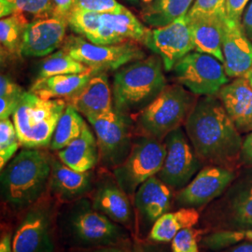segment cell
Segmentation results:
<instances>
[{
    "label": "cell",
    "instance_id": "22",
    "mask_svg": "<svg viewBox=\"0 0 252 252\" xmlns=\"http://www.w3.org/2000/svg\"><path fill=\"white\" fill-rule=\"evenodd\" d=\"M129 197L117 182L106 181L97 187L92 205L118 224L130 225L134 212Z\"/></svg>",
    "mask_w": 252,
    "mask_h": 252
},
{
    "label": "cell",
    "instance_id": "21",
    "mask_svg": "<svg viewBox=\"0 0 252 252\" xmlns=\"http://www.w3.org/2000/svg\"><path fill=\"white\" fill-rule=\"evenodd\" d=\"M91 181L90 171H76L59 158H52L49 185L58 198L63 201L79 200L90 190Z\"/></svg>",
    "mask_w": 252,
    "mask_h": 252
},
{
    "label": "cell",
    "instance_id": "34",
    "mask_svg": "<svg viewBox=\"0 0 252 252\" xmlns=\"http://www.w3.org/2000/svg\"><path fill=\"white\" fill-rule=\"evenodd\" d=\"M246 241L252 242V228L215 232L205 236L202 245L208 250L219 251Z\"/></svg>",
    "mask_w": 252,
    "mask_h": 252
},
{
    "label": "cell",
    "instance_id": "18",
    "mask_svg": "<svg viewBox=\"0 0 252 252\" xmlns=\"http://www.w3.org/2000/svg\"><path fill=\"white\" fill-rule=\"evenodd\" d=\"M65 101L86 119L96 117L113 110V94L108 83L107 73H95L76 95Z\"/></svg>",
    "mask_w": 252,
    "mask_h": 252
},
{
    "label": "cell",
    "instance_id": "32",
    "mask_svg": "<svg viewBox=\"0 0 252 252\" xmlns=\"http://www.w3.org/2000/svg\"><path fill=\"white\" fill-rule=\"evenodd\" d=\"M68 27L91 42L98 44L100 31L102 28V17L97 12L73 7L68 17Z\"/></svg>",
    "mask_w": 252,
    "mask_h": 252
},
{
    "label": "cell",
    "instance_id": "42",
    "mask_svg": "<svg viewBox=\"0 0 252 252\" xmlns=\"http://www.w3.org/2000/svg\"><path fill=\"white\" fill-rule=\"evenodd\" d=\"M23 95L0 97V120L8 119L13 115Z\"/></svg>",
    "mask_w": 252,
    "mask_h": 252
},
{
    "label": "cell",
    "instance_id": "17",
    "mask_svg": "<svg viewBox=\"0 0 252 252\" xmlns=\"http://www.w3.org/2000/svg\"><path fill=\"white\" fill-rule=\"evenodd\" d=\"M240 133L252 132V88L245 77L227 83L217 94Z\"/></svg>",
    "mask_w": 252,
    "mask_h": 252
},
{
    "label": "cell",
    "instance_id": "25",
    "mask_svg": "<svg viewBox=\"0 0 252 252\" xmlns=\"http://www.w3.org/2000/svg\"><path fill=\"white\" fill-rule=\"evenodd\" d=\"M58 158L67 166L79 172L90 171L99 161V150L95 135L85 125L80 136L58 151Z\"/></svg>",
    "mask_w": 252,
    "mask_h": 252
},
{
    "label": "cell",
    "instance_id": "49",
    "mask_svg": "<svg viewBox=\"0 0 252 252\" xmlns=\"http://www.w3.org/2000/svg\"><path fill=\"white\" fill-rule=\"evenodd\" d=\"M143 3H145L146 5H148V4H150V3H152L153 0H141Z\"/></svg>",
    "mask_w": 252,
    "mask_h": 252
},
{
    "label": "cell",
    "instance_id": "24",
    "mask_svg": "<svg viewBox=\"0 0 252 252\" xmlns=\"http://www.w3.org/2000/svg\"><path fill=\"white\" fill-rule=\"evenodd\" d=\"M98 71L56 75L36 79L30 91L43 99L67 100L76 95Z\"/></svg>",
    "mask_w": 252,
    "mask_h": 252
},
{
    "label": "cell",
    "instance_id": "7",
    "mask_svg": "<svg viewBox=\"0 0 252 252\" xmlns=\"http://www.w3.org/2000/svg\"><path fill=\"white\" fill-rule=\"evenodd\" d=\"M165 155L166 148L162 140L148 135L135 138L126 160L114 168L118 185L129 196L135 195L141 184L162 169Z\"/></svg>",
    "mask_w": 252,
    "mask_h": 252
},
{
    "label": "cell",
    "instance_id": "12",
    "mask_svg": "<svg viewBox=\"0 0 252 252\" xmlns=\"http://www.w3.org/2000/svg\"><path fill=\"white\" fill-rule=\"evenodd\" d=\"M143 44L162 58L165 71H172L180 59L194 50L187 15L165 27L149 28Z\"/></svg>",
    "mask_w": 252,
    "mask_h": 252
},
{
    "label": "cell",
    "instance_id": "26",
    "mask_svg": "<svg viewBox=\"0 0 252 252\" xmlns=\"http://www.w3.org/2000/svg\"><path fill=\"white\" fill-rule=\"evenodd\" d=\"M199 219L200 214L194 207H182L175 212H166L153 223L149 239L157 243L170 242L181 230L196 225Z\"/></svg>",
    "mask_w": 252,
    "mask_h": 252
},
{
    "label": "cell",
    "instance_id": "19",
    "mask_svg": "<svg viewBox=\"0 0 252 252\" xmlns=\"http://www.w3.org/2000/svg\"><path fill=\"white\" fill-rule=\"evenodd\" d=\"M99 45H114L126 41L144 43L149 28L126 9L119 13H102Z\"/></svg>",
    "mask_w": 252,
    "mask_h": 252
},
{
    "label": "cell",
    "instance_id": "10",
    "mask_svg": "<svg viewBox=\"0 0 252 252\" xmlns=\"http://www.w3.org/2000/svg\"><path fill=\"white\" fill-rule=\"evenodd\" d=\"M172 71L180 85L195 95H216L229 81L223 63L196 51L180 59Z\"/></svg>",
    "mask_w": 252,
    "mask_h": 252
},
{
    "label": "cell",
    "instance_id": "31",
    "mask_svg": "<svg viewBox=\"0 0 252 252\" xmlns=\"http://www.w3.org/2000/svg\"><path fill=\"white\" fill-rule=\"evenodd\" d=\"M30 22L26 14L18 12L0 21V41L2 48L9 54H19L25 29Z\"/></svg>",
    "mask_w": 252,
    "mask_h": 252
},
{
    "label": "cell",
    "instance_id": "48",
    "mask_svg": "<svg viewBox=\"0 0 252 252\" xmlns=\"http://www.w3.org/2000/svg\"><path fill=\"white\" fill-rule=\"evenodd\" d=\"M248 81H249V83H250V85L252 86V68L249 71V73L246 75V77H245Z\"/></svg>",
    "mask_w": 252,
    "mask_h": 252
},
{
    "label": "cell",
    "instance_id": "23",
    "mask_svg": "<svg viewBox=\"0 0 252 252\" xmlns=\"http://www.w3.org/2000/svg\"><path fill=\"white\" fill-rule=\"evenodd\" d=\"M227 19L226 16L188 20L196 52L210 54L223 63L222 38Z\"/></svg>",
    "mask_w": 252,
    "mask_h": 252
},
{
    "label": "cell",
    "instance_id": "16",
    "mask_svg": "<svg viewBox=\"0 0 252 252\" xmlns=\"http://www.w3.org/2000/svg\"><path fill=\"white\" fill-rule=\"evenodd\" d=\"M223 65L229 78H241L252 68V43L242 25L227 19L222 38Z\"/></svg>",
    "mask_w": 252,
    "mask_h": 252
},
{
    "label": "cell",
    "instance_id": "46",
    "mask_svg": "<svg viewBox=\"0 0 252 252\" xmlns=\"http://www.w3.org/2000/svg\"><path fill=\"white\" fill-rule=\"evenodd\" d=\"M0 252H13L12 251V237L10 234L2 235L0 241Z\"/></svg>",
    "mask_w": 252,
    "mask_h": 252
},
{
    "label": "cell",
    "instance_id": "9",
    "mask_svg": "<svg viewBox=\"0 0 252 252\" xmlns=\"http://www.w3.org/2000/svg\"><path fill=\"white\" fill-rule=\"evenodd\" d=\"M96 137L99 160L108 168H116L132 149V121L129 115L113 110L87 119Z\"/></svg>",
    "mask_w": 252,
    "mask_h": 252
},
{
    "label": "cell",
    "instance_id": "4",
    "mask_svg": "<svg viewBox=\"0 0 252 252\" xmlns=\"http://www.w3.org/2000/svg\"><path fill=\"white\" fill-rule=\"evenodd\" d=\"M66 105L64 99H43L26 92L12 115L21 145L27 149L50 146Z\"/></svg>",
    "mask_w": 252,
    "mask_h": 252
},
{
    "label": "cell",
    "instance_id": "40",
    "mask_svg": "<svg viewBox=\"0 0 252 252\" xmlns=\"http://www.w3.org/2000/svg\"><path fill=\"white\" fill-rule=\"evenodd\" d=\"M251 0H226V15L229 21L241 25L245 9Z\"/></svg>",
    "mask_w": 252,
    "mask_h": 252
},
{
    "label": "cell",
    "instance_id": "3",
    "mask_svg": "<svg viewBox=\"0 0 252 252\" xmlns=\"http://www.w3.org/2000/svg\"><path fill=\"white\" fill-rule=\"evenodd\" d=\"M162 58L155 54L126 64L113 79L114 108L129 116L140 113L166 87Z\"/></svg>",
    "mask_w": 252,
    "mask_h": 252
},
{
    "label": "cell",
    "instance_id": "8",
    "mask_svg": "<svg viewBox=\"0 0 252 252\" xmlns=\"http://www.w3.org/2000/svg\"><path fill=\"white\" fill-rule=\"evenodd\" d=\"M62 50L92 69L104 72L118 70L127 63L145 58L143 50L135 41L99 45L73 35L65 37Z\"/></svg>",
    "mask_w": 252,
    "mask_h": 252
},
{
    "label": "cell",
    "instance_id": "29",
    "mask_svg": "<svg viewBox=\"0 0 252 252\" xmlns=\"http://www.w3.org/2000/svg\"><path fill=\"white\" fill-rule=\"evenodd\" d=\"M230 221L239 229L252 228V177L235 189L229 206Z\"/></svg>",
    "mask_w": 252,
    "mask_h": 252
},
{
    "label": "cell",
    "instance_id": "41",
    "mask_svg": "<svg viewBox=\"0 0 252 252\" xmlns=\"http://www.w3.org/2000/svg\"><path fill=\"white\" fill-rule=\"evenodd\" d=\"M25 91L17 83H15L6 75H1L0 78V97L23 95Z\"/></svg>",
    "mask_w": 252,
    "mask_h": 252
},
{
    "label": "cell",
    "instance_id": "28",
    "mask_svg": "<svg viewBox=\"0 0 252 252\" xmlns=\"http://www.w3.org/2000/svg\"><path fill=\"white\" fill-rule=\"evenodd\" d=\"M85 125L86 123L81 113L71 105L67 104L55 128L50 145L51 149L60 151L66 147L80 136Z\"/></svg>",
    "mask_w": 252,
    "mask_h": 252
},
{
    "label": "cell",
    "instance_id": "44",
    "mask_svg": "<svg viewBox=\"0 0 252 252\" xmlns=\"http://www.w3.org/2000/svg\"><path fill=\"white\" fill-rule=\"evenodd\" d=\"M239 160L245 164L252 166V132L247 135L243 140Z\"/></svg>",
    "mask_w": 252,
    "mask_h": 252
},
{
    "label": "cell",
    "instance_id": "47",
    "mask_svg": "<svg viewBox=\"0 0 252 252\" xmlns=\"http://www.w3.org/2000/svg\"><path fill=\"white\" fill-rule=\"evenodd\" d=\"M225 252H252V242L246 241L237 244Z\"/></svg>",
    "mask_w": 252,
    "mask_h": 252
},
{
    "label": "cell",
    "instance_id": "20",
    "mask_svg": "<svg viewBox=\"0 0 252 252\" xmlns=\"http://www.w3.org/2000/svg\"><path fill=\"white\" fill-rule=\"evenodd\" d=\"M134 198L135 208L145 221L154 223L170 208L171 188L157 176H153L140 185Z\"/></svg>",
    "mask_w": 252,
    "mask_h": 252
},
{
    "label": "cell",
    "instance_id": "6",
    "mask_svg": "<svg viewBox=\"0 0 252 252\" xmlns=\"http://www.w3.org/2000/svg\"><path fill=\"white\" fill-rule=\"evenodd\" d=\"M65 221L67 233L79 246L97 249L124 243L127 239L126 231L94 209L88 199L76 202Z\"/></svg>",
    "mask_w": 252,
    "mask_h": 252
},
{
    "label": "cell",
    "instance_id": "30",
    "mask_svg": "<svg viewBox=\"0 0 252 252\" xmlns=\"http://www.w3.org/2000/svg\"><path fill=\"white\" fill-rule=\"evenodd\" d=\"M92 68L74 59L63 50L49 54L42 61L38 69L37 79L49 78L56 75L87 72Z\"/></svg>",
    "mask_w": 252,
    "mask_h": 252
},
{
    "label": "cell",
    "instance_id": "27",
    "mask_svg": "<svg viewBox=\"0 0 252 252\" xmlns=\"http://www.w3.org/2000/svg\"><path fill=\"white\" fill-rule=\"evenodd\" d=\"M193 0H153L141 12L145 23L153 27H162L187 15Z\"/></svg>",
    "mask_w": 252,
    "mask_h": 252
},
{
    "label": "cell",
    "instance_id": "11",
    "mask_svg": "<svg viewBox=\"0 0 252 252\" xmlns=\"http://www.w3.org/2000/svg\"><path fill=\"white\" fill-rule=\"evenodd\" d=\"M166 155L157 177L173 189H182L198 173L202 165L187 134L181 127L164 138Z\"/></svg>",
    "mask_w": 252,
    "mask_h": 252
},
{
    "label": "cell",
    "instance_id": "39",
    "mask_svg": "<svg viewBox=\"0 0 252 252\" xmlns=\"http://www.w3.org/2000/svg\"><path fill=\"white\" fill-rule=\"evenodd\" d=\"M91 252H161L153 246L149 245H124L118 244L114 246H108L103 248H97Z\"/></svg>",
    "mask_w": 252,
    "mask_h": 252
},
{
    "label": "cell",
    "instance_id": "50",
    "mask_svg": "<svg viewBox=\"0 0 252 252\" xmlns=\"http://www.w3.org/2000/svg\"><path fill=\"white\" fill-rule=\"evenodd\" d=\"M129 1H131V2H136L137 0H129Z\"/></svg>",
    "mask_w": 252,
    "mask_h": 252
},
{
    "label": "cell",
    "instance_id": "2",
    "mask_svg": "<svg viewBox=\"0 0 252 252\" xmlns=\"http://www.w3.org/2000/svg\"><path fill=\"white\" fill-rule=\"evenodd\" d=\"M52 157L39 149H24L1 170V194L9 207L35 205L49 185Z\"/></svg>",
    "mask_w": 252,
    "mask_h": 252
},
{
    "label": "cell",
    "instance_id": "5",
    "mask_svg": "<svg viewBox=\"0 0 252 252\" xmlns=\"http://www.w3.org/2000/svg\"><path fill=\"white\" fill-rule=\"evenodd\" d=\"M195 94L182 85H166L162 93L136 117L143 135L164 140L166 135L185 124L194 104Z\"/></svg>",
    "mask_w": 252,
    "mask_h": 252
},
{
    "label": "cell",
    "instance_id": "38",
    "mask_svg": "<svg viewBox=\"0 0 252 252\" xmlns=\"http://www.w3.org/2000/svg\"><path fill=\"white\" fill-rule=\"evenodd\" d=\"M199 232L192 228L181 230L172 240V252H199Z\"/></svg>",
    "mask_w": 252,
    "mask_h": 252
},
{
    "label": "cell",
    "instance_id": "36",
    "mask_svg": "<svg viewBox=\"0 0 252 252\" xmlns=\"http://www.w3.org/2000/svg\"><path fill=\"white\" fill-rule=\"evenodd\" d=\"M226 16V0H194L187 13L188 20Z\"/></svg>",
    "mask_w": 252,
    "mask_h": 252
},
{
    "label": "cell",
    "instance_id": "33",
    "mask_svg": "<svg viewBox=\"0 0 252 252\" xmlns=\"http://www.w3.org/2000/svg\"><path fill=\"white\" fill-rule=\"evenodd\" d=\"M22 12L31 15L34 20L54 15L53 0H0V16L7 17Z\"/></svg>",
    "mask_w": 252,
    "mask_h": 252
},
{
    "label": "cell",
    "instance_id": "45",
    "mask_svg": "<svg viewBox=\"0 0 252 252\" xmlns=\"http://www.w3.org/2000/svg\"><path fill=\"white\" fill-rule=\"evenodd\" d=\"M241 25L246 36L252 40V0L245 9Z\"/></svg>",
    "mask_w": 252,
    "mask_h": 252
},
{
    "label": "cell",
    "instance_id": "15",
    "mask_svg": "<svg viewBox=\"0 0 252 252\" xmlns=\"http://www.w3.org/2000/svg\"><path fill=\"white\" fill-rule=\"evenodd\" d=\"M68 23L56 16L31 21L25 29L20 54L27 57H43L63 45Z\"/></svg>",
    "mask_w": 252,
    "mask_h": 252
},
{
    "label": "cell",
    "instance_id": "37",
    "mask_svg": "<svg viewBox=\"0 0 252 252\" xmlns=\"http://www.w3.org/2000/svg\"><path fill=\"white\" fill-rule=\"evenodd\" d=\"M73 7L97 13H119L126 9L116 0H73Z\"/></svg>",
    "mask_w": 252,
    "mask_h": 252
},
{
    "label": "cell",
    "instance_id": "43",
    "mask_svg": "<svg viewBox=\"0 0 252 252\" xmlns=\"http://www.w3.org/2000/svg\"><path fill=\"white\" fill-rule=\"evenodd\" d=\"M54 15L56 17L66 19L73 8V0H53Z\"/></svg>",
    "mask_w": 252,
    "mask_h": 252
},
{
    "label": "cell",
    "instance_id": "1",
    "mask_svg": "<svg viewBox=\"0 0 252 252\" xmlns=\"http://www.w3.org/2000/svg\"><path fill=\"white\" fill-rule=\"evenodd\" d=\"M184 126L201 161L229 167L240 159L243 139L218 95L197 100Z\"/></svg>",
    "mask_w": 252,
    "mask_h": 252
},
{
    "label": "cell",
    "instance_id": "35",
    "mask_svg": "<svg viewBox=\"0 0 252 252\" xmlns=\"http://www.w3.org/2000/svg\"><path fill=\"white\" fill-rule=\"evenodd\" d=\"M20 140L13 122L8 118L0 121V168L1 170L14 157Z\"/></svg>",
    "mask_w": 252,
    "mask_h": 252
},
{
    "label": "cell",
    "instance_id": "13",
    "mask_svg": "<svg viewBox=\"0 0 252 252\" xmlns=\"http://www.w3.org/2000/svg\"><path fill=\"white\" fill-rule=\"evenodd\" d=\"M53 212L47 204L36 203L12 236L13 252H53Z\"/></svg>",
    "mask_w": 252,
    "mask_h": 252
},
{
    "label": "cell",
    "instance_id": "14",
    "mask_svg": "<svg viewBox=\"0 0 252 252\" xmlns=\"http://www.w3.org/2000/svg\"><path fill=\"white\" fill-rule=\"evenodd\" d=\"M235 179V173L229 167L210 164L201 169L189 184L180 189L177 201L180 206H204L221 195Z\"/></svg>",
    "mask_w": 252,
    "mask_h": 252
}]
</instances>
